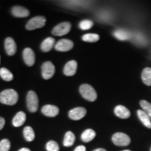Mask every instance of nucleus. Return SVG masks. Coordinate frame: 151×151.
<instances>
[{"label": "nucleus", "mask_w": 151, "mask_h": 151, "mask_svg": "<svg viewBox=\"0 0 151 151\" xmlns=\"http://www.w3.org/2000/svg\"><path fill=\"white\" fill-rule=\"evenodd\" d=\"M18 101V94L16 90L7 89L0 93V102L3 104L13 106Z\"/></svg>", "instance_id": "nucleus-1"}, {"label": "nucleus", "mask_w": 151, "mask_h": 151, "mask_svg": "<svg viewBox=\"0 0 151 151\" xmlns=\"http://www.w3.org/2000/svg\"><path fill=\"white\" fill-rule=\"evenodd\" d=\"M79 91L82 97L89 101H94L97 98L95 90L88 84H83L79 88Z\"/></svg>", "instance_id": "nucleus-2"}, {"label": "nucleus", "mask_w": 151, "mask_h": 151, "mask_svg": "<svg viewBox=\"0 0 151 151\" xmlns=\"http://www.w3.org/2000/svg\"><path fill=\"white\" fill-rule=\"evenodd\" d=\"M27 106L32 113H35L39 108V99L35 92L30 90L27 95Z\"/></svg>", "instance_id": "nucleus-3"}, {"label": "nucleus", "mask_w": 151, "mask_h": 151, "mask_svg": "<svg viewBox=\"0 0 151 151\" xmlns=\"http://www.w3.org/2000/svg\"><path fill=\"white\" fill-rule=\"evenodd\" d=\"M46 19L43 16H36L35 18L29 20L26 24V29L27 30H34L36 29H39L44 27L46 24Z\"/></svg>", "instance_id": "nucleus-4"}, {"label": "nucleus", "mask_w": 151, "mask_h": 151, "mask_svg": "<svg viewBox=\"0 0 151 151\" xmlns=\"http://www.w3.org/2000/svg\"><path fill=\"white\" fill-rule=\"evenodd\" d=\"M112 141L115 145L118 146H127L129 145L131 139L126 134L122 132H117L113 135Z\"/></svg>", "instance_id": "nucleus-5"}, {"label": "nucleus", "mask_w": 151, "mask_h": 151, "mask_svg": "<svg viewBox=\"0 0 151 151\" xmlns=\"http://www.w3.org/2000/svg\"><path fill=\"white\" fill-rule=\"evenodd\" d=\"M71 29V24L69 22H64L62 23L58 24L53 28L52 31V34L54 36H58V37H62V36L66 35Z\"/></svg>", "instance_id": "nucleus-6"}, {"label": "nucleus", "mask_w": 151, "mask_h": 151, "mask_svg": "<svg viewBox=\"0 0 151 151\" xmlns=\"http://www.w3.org/2000/svg\"><path fill=\"white\" fill-rule=\"evenodd\" d=\"M42 76L46 80L51 78L55 72V67L51 62H46L43 64L41 67Z\"/></svg>", "instance_id": "nucleus-7"}, {"label": "nucleus", "mask_w": 151, "mask_h": 151, "mask_svg": "<svg viewBox=\"0 0 151 151\" xmlns=\"http://www.w3.org/2000/svg\"><path fill=\"white\" fill-rule=\"evenodd\" d=\"M73 47V41L69 39H61L56 43L55 46V48L58 51L61 52H67L69 50H71Z\"/></svg>", "instance_id": "nucleus-8"}, {"label": "nucleus", "mask_w": 151, "mask_h": 151, "mask_svg": "<svg viewBox=\"0 0 151 151\" xmlns=\"http://www.w3.org/2000/svg\"><path fill=\"white\" fill-rule=\"evenodd\" d=\"M87 111L83 107H77L69 111V117L73 120H79L86 116Z\"/></svg>", "instance_id": "nucleus-9"}, {"label": "nucleus", "mask_w": 151, "mask_h": 151, "mask_svg": "<svg viewBox=\"0 0 151 151\" xmlns=\"http://www.w3.org/2000/svg\"><path fill=\"white\" fill-rule=\"evenodd\" d=\"M22 57L24 63L29 67H32L35 65V52L31 48H26L24 49L22 52Z\"/></svg>", "instance_id": "nucleus-10"}, {"label": "nucleus", "mask_w": 151, "mask_h": 151, "mask_svg": "<svg viewBox=\"0 0 151 151\" xmlns=\"http://www.w3.org/2000/svg\"><path fill=\"white\" fill-rule=\"evenodd\" d=\"M5 50L7 55L12 56L15 55L17 50L16 43L14 40V39L11 37H7L4 41Z\"/></svg>", "instance_id": "nucleus-11"}, {"label": "nucleus", "mask_w": 151, "mask_h": 151, "mask_svg": "<svg viewBox=\"0 0 151 151\" xmlns=\"http://www.w3.org/2000/svg\"><path fill=\"white\" fill-rule=\"evenodd\" d=\"M78 67V64L75 60L68 62L64 68V73L67 76H73L76 74Z\"/></svg>", "instance_id": "nucleus-12"}, {"label": "nucleus", "mask_w": 151, "mask_h": 151, "mask_svg": "<svg viewBox=\"0 0 151 151\" xmlns=\"http://www.w3.org/2000/svg\"><path fill=\"white\" fill-rule=\"evenodd\" d=\"M59 111L60 110L58 106L50 104L45 105L41 109V112L43 115L48 117H51V118L58 116Z\"/></svg>", "instance_id": "nucleus-13"}, {"label": "nucleus", "mask_w": 151, "mask_h": 151, "mask_svg": "<svg viewBox=\"0 0 151 151\" xmlns=\"http://www.w3.org/2000/svg\"><path fill=\"white\" fill-rule=\"evenodd\" d=\"M13 16L17 18H25L29 16V11L28 9L20 6H16L11 9Z\"/></svg>", "instance_id": "nucleus-14"}, {"label": "nucleus", "mask_w": 151, "mask_h": 151, "mask_svg": "<svg viewBox=\"0 0 151 151\" xmlns=\"http://www.w3.org/2000/svg\"><path fill=\"white\" fill-rule=\"evenodd\" d=\"M114 113L116 116L122 119H127L129 118L130 115H131L129 109H127L125 106L122 105L117 106L114 109Z\"/></svg>", "instance_id": "nucleus-15"}, {"label": "nucleus", "mask_w": 151, "mask_h": 151, "mask_svg": "<svg viewBox=\"0 0 151 151\" xmlns=\"http://www.w3.org/2000/svg\"><path fill=\"white\" fill-rule=\"evenodd\" d=\"M26 118H27V117H26L25 113L22 112V111H20V112L17 113L14 119H13V125L16 127H20V126H22L24 123Z\"/></svg>", "instance_id": "nucleus-16"}, {"label": "nucleus", "mask_w": 151, "mask_h": 151, "mask_svg": "<svg viewBox=\"0 0 151 151\" xmlns=\"http://www.w3.org/2000/svg\"><path fill=\"white\" fill-rule=\"evenodd\" d=\"M137 115L141 121L142 122V123L144 124L145 127L151 129V120L150 116L143 110H138Z\"/></svg>", "instance_id": "nucleus-17"}, {"label": "nucleus", "mask_w": 151, "mask_h": 151, "mask_svg": "<svg viewBox=\"0 0 151 151\" xmlns=\"http://www.w3.org/2000/svg\"><path fill=\"white\" fill-rule=\"evenodd\" d=\"M55 43V39L52 37H48L41 43V49L43 52H47L50 51L53 48Z\"/></svg>", "instance_id": "nucleus-18"}, {"label": "nucleus", "mask_w": 151, "mask_h": 151, "mask_svg": "<svg viewBox=\"0 0 151 151\" xmlns=\"http://www.w3.org/2000/svg\"><path fill=\"white\" fill-rule=\"evenodd\" d=\"M96 137V132L93 129H88L83 132L81 135V139L85 143H88L91 141Z\"/></svg>", "instance_id": "nucleus-19"}, {"label": "nucleus", "mask_w": 151, "mask_h": 151, "mask_svg": "<svg viewBox=\"0 0 151 151\" xmlns=\"http://www.w3.org/2000/svg\"><path fill=\"white\" fill-rule=\"evenodd\" d=\"M141 78L143 83L146 86H151V68H145L141 73Z\"/></svg>", "instance_id": "nucleus-20"}, {"label": "nucleus", "mask_w": 151, "mask_h": 151, "mask_svg": "<svg viewBox=\"0 0 151 151\" xmlns=\"http://www.w3.org/2000/svg\"><path fill=\"white\" fill-rule=\"evenodd\" d=\"M113 35L114 37L118 39L120 41H125L128 40L131 38V35L130 33L128 32L125 31V30H122V29H118L115 31L113 32Z\"/></svg>", "instance_id": "nucleus-21"}, {"label": "nucleus", "mask_w": 151, "mask_h": 151, "mask_svg": "<svg viewBox=\"0 0 151 151\" xmlns=\"http://www.w3.org/2000/svg\"><path fill=\"white\" fill-rule=\"evenodd\" d=\"M75 135L72 132H67L65 134V139H64L63 145L66 147H70L73 146L75 142Z\"/></svg>", "instance_id": "nucleus-22"}, {"label": "nucleus", "mask_w": 151, "mask_h": 151, "mask_svg": "<svg viewBox=\"0 0 151 151\" xmlns=\"http://www.w3.org/2000/svg\"><path fill=\"white\" fill-rule=\"evenodd\" d=\"M23 135L25 140L28 142L32 141L35 138V134L34 129L29 126H27L24 128L23 129Z\"/></svg>", "instance_id": "nucleus-23"}, {"label": "nucleus", "mask_w": 151, "mask_h": 151, "mask_svg": "<svg viewBox=\"0 0 151 151\" xmlns=\"http://www.w3.org/2000/svg\"><path fill=\"white\" fill-rule=\"evenodd\" d=\"M0 76L5 81H11L14 78V76H13L12 73L6 68L0 69Z\"/></svg>", "instance_id": "nucleus-24"}, {"label": "nucleus", "mask_w": 151, "mask_h": 151, "mask_svg": "<svg viewBox=\"0 0 151 151\" xmlns=\"http://www.w3.org/2000/svg\"><path fill=\"white\" fill-rule=\"evenodd\" d=\"M82 39L85 42L94 43L99 40V36L97 34H86L83 36Z\"/></svg>", "instance_id": "nucleus-25"}, {"label": "nucleus", "mask_w": 151, "mask_h": 151, "mask_svg": "<svg viewBox=\"0 0 151 151\" xmlns=\"http://www.w3.org/2000/svg\"><path fill=\"white\" fill-rule=\"evenodd\" d=\"M93 22L90 20H82L80 23H79V27L82 30H88L90 29V28L92 27L93 26Z\"/></svg>", "instance_id": "nucleus-26"}, {"label": "nucleus", "mask_w": 151, "mask_h": 151, "mask_svg": "<svg viewBox=\"0 0 151 151\" xmlns=\"http://www.w3.org/2000/svg\"><path fill=\"white\" fill-rule=\"evenodd\" d=\"M140 105L143 109V111H145L151 118V104L148 102L146 100H141Z\"/></svg>", "instance_id": "nucleus-27"}, {"label": "nucleus", "mask_w": 151, "mask_h": 151, "mask_svg": "<svg viewBox=\"0 0 151 151\" xmlns=\"http://www.w3.org/2000/svg\"><path fill=\"white\" fill-rule=\"evenodd\" d=\"M46 150L47 151H59V145L56 141H50L46 143Z\"/></svg>", "instance_id": "nucleus-28"}, {"label": "nucleus", "mask_w": 151, "mask_h": 151, "mask_svg": "<svg viewBox=\"0 0 151 151\" xmlns=\"http://www.w3.org/2000/svg\"><path fill=\"white\" fill-rule=\"evenodd\" d=\"M11 148V142L9 139H4L0 141V151H9Z\"/></svg>", "instance_id": "nucleus-29"}, {"label": "nucleus", "mask_w": 151, "mask_h": 151, "mask_svg": "<svg viewBox=\"0 0 151 151\" xmlns=\"http://www.w3.org/2000/svg\"><path fill=\"white\" fill-rule=\"evenodd\" d=\"M5 125V119L2 118V117H0V130H1L4 127Z\"/></svg>", "instance_id": "nucleus-30"}, {"label": "nucleus", "mask_w": 151, "mask_h": 151, "mask_svg": "<svg viewBox=\"0 0 151 151\" xmlns=\"http://www.w3.org/2000/svg\"><path fill=\"white\" fill-rule=\"evenodd\" d=\"M74 151H86V148L84 146H79L75 148Z\"/></svg>", "instance_id": "nucleus-31"}, {"label": "nucleus", "mask_w": 151, "mask_h": 151, "mask_svg": "<svg viewBox=\"0 0 151 151\" xmlns=\"http://www.w3.org/2000/svg\"><path fill=\"white\" fill-rule=\"evenodd\" d=\"M18 151H31V150H30L29 149L27 148H22L21 149H20Z\"/></svg>", "instance_id": "nucleus-32"}, {"label": "nucleus", "mask_w": 151, "mask_h": 151, "mask_svg": "<svg viewBox=\"0 0 151 151\" xmlns=\"http://www.w3.org/2000/svg\"><path fill=\"white\" fill-rule=\"evenodd\" d=\"M93 151H106V150L105 149H104V148H97Z\"/></svg>", "instance_id": "nucleus-33"}, {"label": "nucleus", "mask_w": 151, "mask_h": 151, "mask_svg": "<svg viewBox=\"0 0 151 151\" xmlns=\"http://www.w3.org/2000/svg\"><path fill=\"white\" fill-rule=\"evenodd\" d=\"M123 151H131V150H124Z\"/></svg>", "instance_id": "nucleus-34"}, {"label": "nucleus", "mask_w": 151, "mask_h": 151, "mask_svg": "<svg viewBox=\"0 0 151 151\" xmlns=\"http://www.w3.org/2000/svg\"><path fill=\"white\" fill-rule=\"evenodd\" d=\"M150 151H151V148H150Z\"/></svg>", "instance_id": "nucleus-35"}]
</instances>
